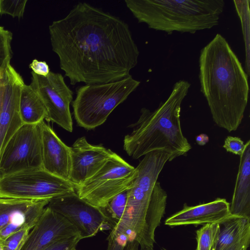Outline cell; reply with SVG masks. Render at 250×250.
Segmentation results:
<instances>
[{
  "mask_svg": "<svg viewBox=\"0 0 250 250\" xmlns=\"http://www.w3.org/2000/svg\"><path fill=\"white\" fill-rule=\"evenodd\" d=\"M52 49L72 85L106 83L129 75L139 51L129 26L119 18L79 2L49 26Z\"/></svg>",
  "mask_w": 250,
  "mask_h": 250,
  "instance_id": "cell-1",
  "label": "cell"
},
{
  "mask_svg": "<svg viewBox=\"0 0 250 250\" xmlns=\"http://www.w3.org/2000/svg\"><path fill=\"white\" fill-rule=\"evenodd\" d=\"M199 62L201 91L213 121L229 132L236 130L248 102L249 76L220 34L201 49Z\"/></svg>",
  "mask_w": 250,
  "mask_h": 250,
  "instance_id": "cell-2",
  "label": "cell"
},
{
  "mask_svg": "<svg viewBox=\"0 0 250 250\" xmlns=\"http://www.w3.org/2000/svg\"><path fill=\"white\" fill-rule=\"evenodd\" d=\"M190 83L179 80L164 102L153 111L141 109L137 121L130 125L132 131L124 139V149L134 159L153 151L165 149L171 156L169 162L186 155L191 148L181 125V104Z\"/></svg>",
  "mask_w": 250,
  "mask_h": 250,
  "instance_id": "cell-3",
  "label": "cell"
},
{
  "mask_svg": "<svg viewBox=\"0 0 250 250\" xmlns=\"http://www.w3.org/2000/svg\"><path fill=\"white\" fill-rule=\"evenodd\" d=\"M126 6L140 23L164 31L195 33L217 25L223 0H125Z\"/></svg>",
  "mask_w": 250,
  "mask_h": 250,
  "instance_id": "cell-4",
  "label": "cell"
},
{
  "mask_svg": "<svg viewBox=\"0 0 250 250\" xmlns=\"http://www.w3.org/2000/svg\"><path fill=\"white\" fill-rule=\"evenodd\" d=\"M129 187L125 209L119 222L136 234L140 250H153L155 231L165 213L167 195L157 179L163 168L157 162L142 159Z\"/></svg>",
  "mask_w": 250,
  "mask_h": 250,
  "instance_id": "cell-5",
  "label": "cell"
},
{
  "mask_svg": "<svg viewBox=\"0 0 250 250\" xmlns=\"http://www.w3.org/2000/svg\"><path fill=\"white\" fill-rule=\"evenodd\" d=\"M140 84V82L130 75L115 82L79 87L72 101L73 114L78 125L87 130L101 125Z\"/></svg>",
  "mask_w": 250,
  "mask_h": 250,
  "instance_id": "cell-6",
  "label": "cell"
},
{
  "mask_svg": "<svg viewBox=\"0 0 250 250\" xmlns=\"http://www.w3.org/2000/svg\"><path fill=\"white\" fill-rule=\"evenodd\" d=\"M74 191L75 187L71 183L48 172L43 167L0 175V198L51 199Z\"/></svg>",
  "mask_w": 250,
  "mask_h": 250,
  "instance_id": "cell-7",
  "label": "cell"
},
{
  "mask_svg": "<svg viewBox=\"0 0 250 250\" xmlns=\"http://www.w3.org/2000/svg\"><path fill=\"white\" fill-rule=\"evenodd\" d=\"M136 175L135 167L116 153L92 177L75 188L81 199L101 208L128 188Z\"/></svg>",
  "mask_w": 250,
  "mask_h": 250,
  "instance_id": "cell-8",
  "label": "cell"
},
{
  "mask_svg": "<svg viewBox=\"0 0 250 250\" xmlns=\"http://www.w3.org/2000/svg\"><path fill=\"white\" fill-rule=\"evenodd\" d=\"M41 123L23 124L9 139L0 158V175L42 167Z\"/></svg>",
  "mask_w": 250,
  "mask_h": 250,
  "instance_id": "cell-9",
  "label": "cell"
},
{
  "mask_svg": "<svg viewBox=\"0 0 250 250\" xmlns=\"http://www.w3.org/2000/svg\"><path fill=\"white\" fill-rule=\"evenodd\" d=\"M29 84L38 93L47 110L46 120L58 124L68 131L73 130L70 104L73 93L65 83L62 75L50 71L47 77L31 72Z\"/></svg>",
  "mask_w": 250,
  "mask_h": 250,
  "instance_id": "cell-10",
  "label": "cell"
},
{
  "mask_svg": "<svg viewBox=\"0 0 250 250\" xmlns=\"http://www.w3.org/2000/svg\"><path fill=\"white\" fill-rule=\"evenodd\" d=\"M47 207L66 218L82 239L110 229L101 209L80 198L75 191L51 199Z\"/></svg>",
  "mask_w": 250,
  "mask_h": 250,
  "instance_id": "cell-11",
  "label": "cell"
},
{
  "mask_svg": "<svg viewBox=\"0 0 250 250\" xmlns=\"http://www.w3.org/2000/svg\"><path fill=\"white\" fill-rule=\"evenodd\" d=\"M24 84L10 64L0 72V158L13 134L23 124L20 112V97Z\"/></svg>",
  "mask_w": 250,
  "mask_h": 250,
  "instance_id": "cell-12",
  "label": "cell"
},
{
  "mask_svg": "<svg viewBox=\"0 0 250 250\" xmlns=\"http://www.w3.org/2000/svg\"><path fill=\"white\" fill-rule=\"evenodd\" d=\"M50 200L0 198V241L18 230L32 229Z\"/></svg>",
  "mask_w": 250,
  "mask_h": 250,
  "instance_id": "cell-13",
  "label": "cell"
},
{
  "mask_svg": "<svg viewBox=\"0 0 250 250\" xmlns=\"http://www.w3.org/2000/svg\"><path fill=\"white\" fill-rule=\"evenodd\" d=\"M70 147L69 181L75 188L94 175L115 153L102 145L89 144L85 137L77 139Z\"/></svg>",
  "mask_w": 250,
  "mask_h": 250,
  "instance_id": "cell-14",
  "label": "cell"
},
{
  "mask_svg": "<svg viewBox=\"0 0 250 250\" xmlns=\"http://www.w3.org/2000/svg\"><path fill=\"white\" fill-rule=\"evenodd\" d=\"M76 234L77 229L66 218L46 206L21 250H44L60 239Z\"/></svg>",
  "mask_w": 250,
  "mask_h": 250,
  "instance_id": "cell-15",
  "label": "cell"
},
{
  "mask_svg": "<svg viewBox=\"0 0 250 250\" xmlns=\"http://www.w3.org/2000/svg\"><path fill=\"white\" fill-rule=\"evenodd\" d=\"M229 203L224 198L194 206L184 204L183 208L168 217L165 225L171 227L187 225L220 224L230 215Z\"/></svg>",
  "mask_w": 250,
  "mask_h": 250,
  "instance_id": "cell-16",
  "label": "cell"
},
{
  "mask_svg": "<svg viewBox=\"0 0 250 250\" xmlns=\"http://www.w3.org/2000/svg\"><path fill=\"white\" fill-rule=\"evenodd\" d=\"M42 165L48 172L69 181L71 168L70 147L45 122L41 123Z\"/></svg>",
  "mask_w": 250,
  "mask_h": 250,
  "instance_id": "cell-17",
  "label": "cell"
},
{
  "mask_svg": "<svg viewBox=\"0 0 250 250\" xmlns=\"http://www.w3.org/2000/svg\"><path fill=\"white\" fill-rule=\"evenodd\" d=\"M230 215L250 218V141L245 144L231 204Z\"/></svg>",
  "mask_w": 250,
  "mask_h": 250,
  "instance_id": "cell-18",
  "label": "cell"
},
{
  "mask_svg": "<svg viewBox=\"0 0 250 250\" xmlns=\"http://www.w3.org/2000/svg\"><path fill=\"white\" fill-rule=\"evenodd\" d=\"M216 250H226L233 246L250 244V218L230 215L220 224Z\"/></svg>",
  "mask_w": 250,
  "mask_h": 250,
  "instance_id": "cell-19",
  "label": "cell"
},
{
  "mask_svg": "<svg viewBox=\"0 0 250 250\" xmlns=\"http://www.w3.org/2000/svg\"><path fill=\"white\" fill-rule=\"evenodd\" d=\"M19 107L23 124H38L47 117V110L42 101L30 85L24 83L21 87Z\"/></svg>",
  "mask_w": 250,
  "mask_h": 250,
  "instance_id": "cell-20",
  "label": "cell"
},
{
  "mask_svg": "<svg viewBox=\"0 0 250 250\" xmlns=\"http://www.w3.org/2000/svg\"><path fill=\"white\" fill-rule=\"evenodd\" d=\"M107 240L106 250H139L140 247L135 233L121 222L111 230Z\"/></svg>",
  "mask_w": 250,
  "mask_h": 250,
  "instance_id": "cell-21",
  "label": "cell"
},
{
  "mask_svg": "<svg viewBox=\"0 0 250 250\" xmlns=\"http://www.w3.org/2000/svg\"><path fill=\"white\" fill-rule=\"evenodd\" d=\"M129 193V188L111 198L100 208L111 230L121 221L125 212Z\"/></svg>",
  "mask_w": 250,
  "mask_h": 250,
  "instance_id": "cell-22",
  "label": "cell"
},
{
  "mask_svg": "<svg viewBox=\"0 0 250 250\" xmlns=\"http://www.w3.org/2000/svg\"><path fill=\"white\" fill-rule=\"evenodd\" d=\"M242 25L245 46V72L250 75V0H233Z\"/></svg>",
  "mask_w": 250,
  "mask_h": 250,
  "instance_id": "cell-23",
  "label": "cell"
},
{
  "mask_svg": "<svg viewBox=\"0 0 250 250\" xmlns=\"http://www.w3.org/2000/svg\"><path fill=\"white\" fill-rule=\"evenodd\" d=\"M220 230L218 223L207 224L196 231V250H216Z\"/></svg>",
  "mask_w": 250,
  "mask_h": 250,
  "instance_id": "cell-24",
  "label": "cell"
},
{
  "mask_svg": "<svg viewBox=\"0 0 250 250\" xmlns=\"http://www.w3.org/2000/svg\"><path fill=\"white\" fill-rule=\"evenodd\" d=\"M12 33L0 26V72L10 64L12 57Z\"/></svg>",
  "mask_w": 250,
  "mask_h": 250,
  "instance_id": "cell-25",
  "label": "cell"
},
{
  "mask_svg": "<svg viewBox=\"0 0 250 250\" xmlns=\"http://www.w3.org/2000/svg\"><path fill=\"white\" fill-rule=\"evenodd\" d=\"M31 229H22L13 233L3 240L0 241L2 250H21Z\"/></svg>",
  "mask_w": 250,
  "mask_h": 250,
  "instance_id": "cell-26",
  "label": "cell"
},
{
  "mask_svg": "<svg viewBox=\"0 0 250 250\" xmlns=\"http://www.w3.org/2000/svg\"><path fill=\"white\" fill-rule=\"evenodd\" d=\"M27 2V0H0V16L7 14L13 18H22Z\"/></svg>",
  "mask_w": 250,
  "mask_h": 250,
  "instance_id": "cell-27",
  "label": "cell"
},
{
  "mask_svg": "<svg viewBox=\"0 0 250 250\" xmlns=\"http://www.w3.org/2000/svg\"><path fill=\"white\" fill-rule=\"evenodd\" d=\"M82 239L79 234L60 239L51 244L44 250H75Z\"/></svg>",
  "mask_w": 250,
  "mask_h": 250,
  "instance_id": "cell-28",
  "label": "cell"
},
{
  "mask_svg": "<svg viewBox=\"0 0 250 250\" xmlns=\"http://www.w3.org/2000/svg\"><path fill=\"white\" fill-rule=\"evenodd\" d=\"M223 147L227 152L240 156L244 149L245 144L240 138L229 136L225 139Z\"/></svg>",
  "mask_w": 250,
  "mask_h": 250,
  "instance_id": "cell-29",
  "label": "cell"
},
{
  "mask_svg": "<svg viewBox=\"0 0 250 250\" xmlns=\"http://www.w3.org/2000/svg\"><path fill=\"white\" fill-rule=\"evenodd\" d=\"M29 66L33 73L39 76L47 77L50 72L48 65L44 61L34 59Z\"/></svg>",
  "mask_w": 250,
  "mask_h": 250,
  "instance_id": "cell-30",
  "label": "cell"
},
{
  "mask_svg": "<svg viewBox=\"0 0 250 250\" xmlns=\"http://www.w3.org/2000/svg\"><path fill=\"white\" fill-rule=\"evenodd\" d=\"M209 141L208 136L204 133L200 134L196 137V142L200 146H204Z\"/></svg>",
  "mask_w": 250,
  "mask_h": 250,
  "instance_id": "cell-31",
  "label": "cell"
},
{
  "mask_svg": "<svg viewBox=\"0 0 250 250\" xmlns=\"http://www.w3.org/2000/svg\"><path fill=\"white\" fill-rule=\"evenodd\" d=\"M250 244H242L233 246L226 250H247Z\"/></svg>",
  "mask_w": 250,
  "mask_h": 250,
  "instance_id": "cell-32",
  "label": "cell"
},
{
  "mask_svg": "<svg viewBox=\"0 0 250 250\" xmlns=\"http://www.w3.org/2000/svg\"><path fill=\"white\" fill-rule=\"evenodd\" d=\"M161 250H167L164 248H161Z\"/></svg>",
  "mask_w": 250,
  "mask_h": 250,
  "instance_id": "cell-33",
  "label": "cell"
},
{
  "mask_svg": "<svg viewBox=\"0 0 250 250\" xmlns=\"http://www.w3.org/2000/svg\"><path fill=\"white\" fill-rule=\"evenodd\" d=\"M0 250H2V249H1V248L0 247Z\"/></svg>",
  "mask_w": 250,
  "mask_h": 250,
  "instance_id": "cell-34",
  "label": "cell"
},
{
  "mask_svg": "<svg viewBox=\"0 0 250 250\" xmlns=\"http://www.w3.org/2000/svg\"></svg>",
  "mask_w": 250,
  "mask_h": 250,
  "instance_id": "cell-35",
  "label": "cell"
}]
</instances>
